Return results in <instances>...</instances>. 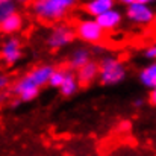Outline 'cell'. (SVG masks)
<instances>
[{
    "label": "cell",
    "mask_w": 156,
    "mask_h": 156,
    "mask_svg": "<svg viewBox=\"0 0 156 156\" xmlns=\"http://www.w3.org/2000/svg\"><path fill=\"white\" fill-rule=\"evenodd\" d=\"M77 5V0H34L32 12L44 23L61 21Z\"/></svg>",
    "instance_id": "cell-1"
},
{
    "label": "cell",
    "mask_w": 156,
    "mask_h": 156,
    "mask_svg": "<svg viewBox=\"0 0 156 156\" xmlns=\"http://www.w3.org/2000/svg\"><path fill=\"white\" fill-rule=\"evenodd\" d=\"M100 65V74L99 80L105 87H114L121 83L127 76V68L123 61H120L115 56H105L99 62Z\"/></svg>",
    "instance_id": "cell-2"
},
{
    "label": "cell",
    "mask_w": 156,
    "mask_h": 156,
    "mask_svg": "<svg viewBox=\"0 0 156 156\" xmlns=\"http://www.w3.org/2000/svg\"><path fill=\"white\" fill-rule=\"evenodd\" d=\"M76 38H79L83 43L88 44H99L105 40V32L100 24L96 21V18H83L80 20L76 27Z\"/></svg>",
    "instance_id": "cell-3"
},
{
    "label": "cell",
    "mask_w": 156,
    "mask_h": 156,
    "mask_svg": "<svg viewBox=\"0 0 156 156\" xmlns=\"http://www.w3.org/2000/svg\"><path fill=\"white\" fill-rule=\"evenodd\" d=\"M74 38H76L74 27H71L68 24H64V23H58L49 32L46 43L52 50H58V49H64L68 44H71L74 41Z\"/></svg>",
    "instance_id": "cell-4"
},
{
    "label": "cell",
    "mask_w": 156,
    "mask_h": 156,
    "mask_svg": "<svg viewBox=\"0 0 156 156\" xmlns=\"http://www.w3.org/2000/svg\"><path fill=\"white\" fill-rule=\"evenodd\" d=\"M126 18L133 23V24H138V26H149L155 21L156 14L155 11L149 6V5H144V3H132L126 8Z\"/></svg>",
    "instance_id": "cell-5"
},
{
    "label": "cell",
    "mask_w": 156,
    "mask_h": 156,
    "mask_svg": "<svg viewBox=\"0 0 156 156\" xmlns=\"http://www.w3.org/2000/svg\"><path fill=\"white\" fill-rule=\"evenodd\" d=\"M40 90L41 88H38L26 74H23L17 82H14V85L11 88V93L20 102H32L34 99L38 97Z\"/></svg>",
    "instance_id": "cell-6"
},
{
    "label": "cell",
    "mask_w": 156,
    "mask_h": 156,
    "mask_svg": "<svg viewBox=\"0 0 156 156\" xmlns=\"http://www.w3.org/2000/svg\"><path fill=\"white\" fill-rule=\"evenodd\" d=\"M23 56V46H21V41L17 38V37H8L2 44H0V58L12 65L15 62H18Z\"/></svg>",
    "instance_id": "cell-7"
},
{
    "label": "cell",
    "mask_w": 156,
    "mask_h": 156,
    "mask_svg": "<svg viewBox=\"0 0 156 156\" xmlns=\"http://www.w3.org/2000/svg\"><path fill=\"white\" fill-rule=\"evenodd\" d=\"M99 74H100V65L96 61H90L87 65H83L80 70L76 71V77H77L80 87L91 85L96 79H99Z\"/></svg>",
    "instance_id": "cell-8"
},
{
    "label": "cell",
    "mask_w": 156,
    "mask_h": 156,
    "mask_svg": "<svg viewBox=\"0 0 156 156\" xmlns=\"http://www.w3.org/2000/svg\"><path fill=\"white\" fill-rule=\"evenodd\" d=\"M55 67L49 65V64H44V65H38L35 68H32L30 71L26 73V76L38 87V88H43L46 85H49V80H50V76H52Z\"/></svg>",
    "instance_id": "cell-9"
},
{
    "label": "cell",
    "mask_w": 156,
    "mask_h": 156,
    "mask_svg": "<svg viewBox=\"0 0 156 156\" xmlns=\"http://www.w3.org/2000/svg\"><path fill=\"white\" fill-rule=\"evenodd\" d=\"M114 8H115V0H87L83 5V11L91 18H97Z\"/></svg>",
    "instance_id": "cell-10"
},
{
    "label": "cell",
    "mask_w": 156,
    "mask_h": 156,
    "mask_svg": "<svg viewBox=\"0 0 156 156\" xmlns=\"http://www.w3.org/2000/svg\"><path fill=\"white\" fill-rule=\"evenodd\" d=\"M96 21L100 24V27L103 29L105 32H111V30H115L121 21H123V14L120 12V9H111L108 12L102 14L100 17L96 18Z\"/></svg>",
    "instance_id": "cell-11"
},
{
    "label": "cell",
    "mask_w": 156,
    "mask_h": 156,
    "mask_svg": "<svg viewBox=\"0 0 156 156\" xmlns=\"http://www.w3.org/2000/svg\"><path fill=\"white\" fill-rule=\"evenodd\" d=\"M90 61H91V52H90L88 49H85V47H77V49H74V50L71 52V55H70V58H68V65H70L71 70L77 71V70H80L83 65H87Z\"/></svg>",
    "instance_id": "cell-12"
},
{
    "label": "cell",
    "mask_w": 156,
    "mask_h": 156,
    "mask_svg": "<svg viewBox=\"0 0 156 156\" xmlns=\"http://www.w3.org/2000/svg\"><path fill=\"white\" fill-rule=\"evenodd\" d=\"M79 88H80V83H79V80L76 77V73H73L71 70H68L67 71V76H65V79H64V82H62V85L59 88L61 96L71 97V96H74L79 91Z\"/></svg>",
    "instance_id": "cell-13"
},
{
    "label": "cell",
    "mask_w": 156,
    "mask_h": 156,
    "mask_svg": "<svg viewBox=\"0 0 156 156\" xmlns=\"http://www.w3.org/2000/svg\"><path fill=\"white\" fill-rule=\"evenodd\" d=\"M21 27H23V17L18 12L12 14L11 17H8L6 20H3L0 23V32L11 35V37H12V34H17L18 30H21Z\"/></svg>",
    "instance_id": "cell-14"
},
{
    "label": "cell",
    "mask_w": 156,
    "mask_h": 156,
    "mask_svg": "<svg viewBox=\"0 0 156 156\" xmlns=\"http://www.w3.org/2000/svg\"><path fill=\"white\" fill-rule=\"evenodd\" d=\"M140 82L143 83V87L153 90L156 88V61L150 62L149 65H146L141 71H140Z\"/></svg>",
    "instance_id": "cell-15"
},
{
    "label": "cell",
    "mask_w": 156,
    "mask_h": 156,
    "mask_svg": "<svg viewBox=\"0 0 156 156\" xmlns=\"http://www.w3.org/2000/svg\"><path fill=\"white\" fill-rule=\"evenodd\" d=\"M17 3L14 0H0V23L15 14L17 11Z\"/></svg>",
    "instance_id": "cell-16"
},
{
    "label": "cell",
    "mask_w": 156,
    "mask_h": 156,
    "mask_svg": "<svg viewBox=\"0 0 156 156\" xmlns=\"http://www.w3.org/2000/svg\"><path fill=\"white\" fill-rule=\"evenodd\" d=\"M67 71L68 70H65V68H55L52 76H50V80H49V87L59 90L62 82H64V79H65V76H67Z\"/></svg>",
    "instance_id": "cell-17"
},
{
    "label": "cell",
    "mask_w": 156,
    "mask_h": 156,
    "mask_svg": "<svg viewBox=\"0 0 156 156\" xmlns=\"http://www.w3.org/2000/svg\"><path fill=\"white\" fill-rule=\"evenodd\" d=\"M144 58L146 59H149V61H152V62H155L156 61V43H152L150 46H147L146 49H144Z\"/></svg>",
    "instance_id": "cell-18"
},
{
    "label": "cell",
    "mask_w": 156,
    "mask_h": 156,
    "mask_svg": "<svg viewBox=\"0 0 156 156\" xmlns=\"http://www.w3.org/2000/svg\"><path fill=\"white\" fill-rule=\"evenodd\" d=\"M11 87V77L6 73L0 71V91H6Z\"/></svg>",
    "instance_id": "cell-19"
},
{
    "label": "cell",
    "mask_w": 156,
    "mask_h": 156,
    "mask_svg": "<svg viewBox=\"0 0 156 156\" xmlns=\"http://www.w3.org/2000/svg\"><path fill=\"white\" fill-rule=\"evenodd\" d=\"M149 102L152 106H156V88L150 90V94H149Z\"/></svg>",
    "instance_id": "cell-20"
},
{
    "label": "cell",
    "mask_w": 156,
    "mask_h": 156,
    "mask_svg": "<svg viewBox=\"0 0 156 156\" xmlns=\"http://www.w3.org/2000/svg\"><path fill=\"white\" fill-rule=\"evenodd\" d=\"M8 97H9V94L6 91H0V105L6 103L8 102Z\"/></svg>",
    "instance_id": "cell-21"
},
{
    "label": "cell",
    "mask_w": 156,
    "mask_h": 156,
    "mask_svg": "<svg viewBox=\"0 0 156 156\" xmlns=\"http://www.w3.org/2000/svg\"><path fill=\"white\" fill-rule=\"evenodd\" d=\"M143 103H144V100H143V99H135V100L132 102V105H133L135 108H141Z\"/></svg>",
    "instance_id": "cell-22"
},
{
    "label": "cell",
    "mask_w": 156,
    "mask_h": 156,
    "mask_svg": "<svg viewBox=\"0 0 156 156\" xmlns=\"http://www.w3.org/2000/svg\"><path fill=\"white\" fill-rule=\"evenodd\" d=\"M120 3H123V5H126V6H129V5H132V3H135L136 0H118Z\"/></svg>",
    "instance_id": "cell-23"
},
{
    "label": "cell",
    "mask_w": 156,
    "mask_h": 156,
    "mask_svg": "<svg viewBox=\"0 0 156 156\" xmlns=\"http://www.w3.org/2000/svg\"><path fill=\"white\" fill-rule=\"evenodd\" d=\"M138 3H144V5H149L150 6V3H153V2H156V0H136Z\"/></svg>",
    "instance_id": "cell-24"
},
{
    "label": "cell",
    "mask_w": 156,
    "mask_h": 156,
    "mask_svg": "<svg viewBox=\"0 0 156 156\" xmlns=\"http://www.w3.org/2000/svg\"><path fill=\"white\" fill-rule=\"evenodd\" d=\"M18 103H21V102H20L18 99H14V100L11 102V108H17V105Z\"/></svg>",
    "instance_id": "cell-25"
},
{
    "label": "cell",
    "mask_w": 156,
    "mask_h": 156,
    "mask_svg": "<svg viewBox=\"0 0 156 156\" xmlns=\"http://www.w3.org/2000/svg\"><path fill=\"white\" fill-rule=\"evenodd\" d=\"M15 3H32L34 0H14Z\"/></svg>",
    "instance_id": "cell-26"
}]
</instances>
